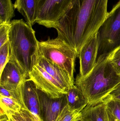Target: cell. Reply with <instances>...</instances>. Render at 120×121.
I'll list each match as a JSON object with an SVG mask.
<instances>
[{
    "label": "cell",
    "mask_w": 120,
    "mask_h": 121,
    "mask_svg": "<svg viewBox=\"0 0 120 121\" xmlns=\"http://www.w3.org/2000/svg\"><path fill=\"white\" fill-rule=\"evenodd\" d=\"M108 0H75L61 18L56 30L58 37L77 52L95 34L108 15Z\"/></svg>",
    "instance_id": "1"
},
{
    "label": "cell",
    "mask_w": 120,
    "mask_h": 121,
    "mask_svg": "<svg viewBox=\"0 0 120 121\" xmlns=\"http://www.w3.org/2000/svg\"><path fill=\"white\" fill-rule=\"evenodd\" d=\"M112 52L98 56L93 68L86 77L77 75L75 85L82 91L88 104L103 102L120 85V77L110 62Z\"/></svg>",
    "instance_id": "2"
},
{
    "label": "cell",
    "mask_w": 120,
    "mask_h": 121,
    "mask_svg": "<svg viewBox=\"0 0 120 121\" xmlns=\"http://www.w3.org/2000/svg\"><path fill=\"white\" fill-rule=\"evenodd\" d=\"M39 41L32 27L22 19L10 23L8 42L10 60L28 77L39 54Z\"/></svg>",
    "instance_id": "3"
},
{
    "label": "cell",
    "mask_w": 120,
    "mask_h": 121,
    "mask_svg": "<svg viewBox=\"0 0 120 121\" xmlns=\"http://www.w3.org/2000/svg\"><path fill=\"white\" fill-rule=\"evenodd\" d=\"M38 44L42 56L61 68L74 81L75 62L77 55L73 49L58 37L39 41Z\"/></svg>",
    "instance_id": "4"
},
{
    "label": "cell",
    "mask_w": 120,
    "mask_h": 121,
    "mask_svg": "<svg viewBox=\"0 0 120 121\" xmlns=\"http://www.w3.org/2000/svg\"><path fill=\"white\" fill-rule=\"evenodd\" d=\"M98 34V56L111 52L120 46V0L109 12Z\"/></svg>",
    "instance_id": "5"
},
{
    "label": "cell",
    "mask_w": 120,
    "mask_h": 121,
    "mask_svg": "<svg viewBox=\"0 0 120 121\" xmlns=\"http://www.w3.org/2000/svg\"><path fill=\"white\" fill-rule=\"evenodd\" d=\"M75 0H36V23L56 29L61 18Z\"/></svg>",
    "instance_id": "6"
},
{
    "label": "cell",
    "mask_w": 120,
    "mask_h": 121,
    "mask_svg": "<svg viewBox=\"0 0 120 121\" xmlns=\"http://www.w3.org/2000/svg\"><path fill=\"white\" fill-rule=\"evenodd\" d=\"M40 116L42 121H56L67 106L66 94L54 97L37 89Z\"/></svg>",
    "instance_id": "7"
},
{
    "label": "cell",
    "mask_w": 120,
    "mask_h": 121,
    "mask_svg": "<svg viewBox=\"0 0 120 121\" xmlns=\"http://www.w3.org/2000/svg\"><path fill=\"white\" fill-rule=\"evenodd\" d=\"M29 77L37 89L53 97H59L67 93L60 83L37 63L30 73Z\"/></svg>",
    "instance_id": "8"
},
{
    "label": "cell",
    "mask_w": 120,
    "mask_h": 121,
    "mask_svg": "<svg viewBox=\"0 0 120 121\" xmlns=\"http://www.w3.org/2000/svg\"><path fill=\"white\" fill-rule=\"evenodd\" d=\"M99 40L98 32L92 36L81 49L79 57L80 73L78 75L84 77L92 71L97 60Z\"/></svg>",
    "instance_id": "9"
},
{
    "label": "cell",
    "mask_w": 120,
    "mask_h": 121,
    "mask_svg": "<svg viewBox=\"0 0 120 121\" xmlns=\"http://www.w3.org/2000/svg\"><path fill=\"white\" fill-rule=\"evenodd\" d=\"M0 75V86L10 91L21 93V85L27 77L15 63L9 60Z\"/></svg>",
    "instance_id": "10"
},
{
    "label": "cell",
    "mask_w": 120,
    "mask_h": 121,
    "mask_svg": "<svg viewBox=\"0 0 120 121\" xmlns=\"http://www.w3.org/2000/svg\"><path fill=\"white\" fill-rule=\"evenodd\" d=\"M20 89L25 108L41 120L37 88L35 84L30 79H27L21 85Z\"/></svg>",
    "instance_id": "11"
},
{
    "label": "cell",
    "mask_w": 120,
    "mask_h": 121,
    "mask_svg": "<svg viewBox=\"0 0 120 121\" xmlns=\"http://www.w3.org/2000/svg\"><path fill=\"white\" fill-rule=\"evenodd\" d=\"M36 63L56 80L66 92L74 85V81L66 72L55 63L43 57L39 53Z\"/></svg>",
    "instance_id": "12"
},
{
    "label": "cell",
    "mask_w": 120,
    "mask_h": 121,
    "mask_svg": "<svg viewBox=\"0 0 120 121\" xmlns=\"http://www.w3.org/2000/svg\"><path fill=\"white\" fill-rule=\"evenodd\" d=\"M66 94L68 107L72 111L81 112L89 104L82 91L75 85L69 89Z\"/></svg>",
    "instance_id": "13"
},
{
    "label": "cell",
    "mask_w": 120,
    "mask_h": 121,
    "mask_svg": "<svg viewBox=\"0 0 120 121\" xmlns=\"http://www.w3.org/2000/svg\"><path fill=\"white\" fill-rule=\"evenodd\" d=\"M13 6L23 16L27 24L32 27L36 23V0H16Z\"/></svg>",
    "instance_id": "14"
},
{
    "label": "cell",
    "mask_w": 120,
    "mask_h": 121,
    "mask_svg": "<svg viewBox=\"0 0 120 121\" xmlns=\"http://www.w3.org/2000/svg\"><path fill=\"white\" fill-rule=\"evenodd\" d=\"M105 102L95 105L88 104L81 112L80 119L85 121H106Z\"/></svg>",
    "instance_id": "15"
},
{
    "label": "cell",
    "mask_w": 120,
    "mask_h": 121,
    "mask_svg": "<svg viewBox=\"0 0 120 121\" xmlns=\"http://www.w3.org/2000/svg\"><path fill=\"white\" fill-rule=\"evenodd\" d=\"M15 16V8L11 0H0V25L10 24Z\"/></svg>",
    "instance_id": "16"
},
{
    "label": "cell",
    "mask_w": 120,
    "mask_h": 121,
    "mask_svg": "<svg viewBox=\"0 0 120 121\" xmlns=\"http://www.w3.org/2000/svg\"><path fill=\"white\" fill-rule=\"evenodd\" d=\"M13 121H42L28 109L21 108L17 112H10L6 114Z\"/></svg>",
    "instance_id": "17"
},
{
    "label": "cell",
    "mask_w": 120,
    "mask_h": 121,
    "mask_svg": "<svg viewBox=\"0 0 120 121\" xmlns=\"http://www.w3.org/2000/svg\"><path fill=\"white\" fill-rule=\"evenodd\" d=\"M0 108L6 114L12 112H17L23 108L17 101L10 97L0 95Z\"/></svg>",
    "instance_id": "18"
},
{
    "label": "cell",
    "mask_w": 120,
    "mask_h": 121,
    "mask_svg": "<svg viewBox=\"0 0 120 121\" xmlns=\"http://www.w3.org/2000/svg\"><path fill=\"white\" fill-rule=\"evenodd\" d=\"M104 102L107 110L120 121V99L112 98L109 95Z\"/></svg>",
    "instance_id": "19"
},
{
    "label": "cell",
    "mask_w": 120,
    "mask_h": 121,
    "mask_svg": "<svg viewBox=\"0 0 120 121\" xmlns=\"http://www.w3.org/2000/svg\"><path fill=\"white\" fill-rule=\"evenodd\" d=\"M81 112L72 111L66 107L59 115L56 121H76L80 119Z\"/></svg>",
    "instance_id": "20"
},
{
    "label": "cell",
    "mask_w": 120,
    "mask_h": 121,
    "mask_svg": "<svg viewBox=\"0 0 120 121\" xmlns=\"http://www.w3.org/2000/svg\"><path fill=\"white\" fill-rule=\"evenodd\" d=\"M10 60V47L8 41L0 47V73L8 62Z\"/></svg>",
    "instance_id": "21"
},
{
    "label": "cell",
    "mask_w": 120,
    "mask_h": 121,
    "mask_svg": "<svg viewBox=\"0 0 120 121\" xmlns=\"http://www.w3.org/2000/svg\"><path fill=\"white\" fill-rule=\"evenodd\" d=\"M110 62L116 73L120 77V46L112 52Z\"/></svg>",
    "instance_id": "22"
},
{
    "label": "cell",
    "mask_w": 120,
    "mask_h": 121,
    "mask_svg": "<svg viewBox=\"0 0 120 121\" xmlns=\"http://www.w3.org/2000/svg\"><path fill=\"white\" fill-rule=\"evenodd\" d=\"M10 27V23L0 25V47L8 41Z\"/></svg>",
    "instance_id": "23"
},
{
    "label": "cell",
    "mask_w": 120,
    "mask_h": 121,
    "mask_svg": "<svg viewBox=\"0 0 120 121\" xmlns=\"http://www.w3.org/2000/svg\"><path fill=\"white\" fill-rule=\"evenodd\" d=\"M105 117L106 121H120L113 116L106 107Z\"/></svg>",
    "instance_id": "24"
},
{
    "label": "cell",
    "mask_w": 120,
    "mask_h": 121,
    "mask_svg": "<svg viewBox=\"0 0 120 121\" xmlns=\"http://www.w3.org/2000/svg\"><path fill=\"white\" fill-rule=\"evenodd\" d=\"M113 98L120 99V85L110 95Z\"/></svg>",
    "instance_id": "25"
},
{
    "label": "cell",
    "mask_w": 120,
    "mask_h": 121,
    "mask_svg": "<svg viewBox=\"0 0 120 121\" xmlns=\"http://www.w3.org/2000/svg\"><path fill=\"white\" fill-rule=\"evenodd\" d=\"M0 121H10L9 118L6 114L0 115Z\"/></svg>",
    "instance_id": "26"
},
{
    "label": "cell",
    "mask_w": 120,
    "mask_h": 121,
    "mask_svg": "<svg viewBox=\"0 0 120 121\" xmlns=\"http://www.w3.org/2000/svg\"><path fill=\"white\" fill-rule=\"evenodd\" d=\"M83 121V120H82V119H78V120H77V121Z\"/></svg>",
    "instance_id": "27"
},
{
    "label": "cell",
    "mask_w": 120,
    "mask_h": 121,
    "mask_svg": "<svg viewBox=\"0 0 120 121\" xmlns=\"http://www.w3.org/2000/svg\"><path fill=\"white\" fill-rule=\"evenodd\" d=\"M9 118V120H10V121H13L12 120V119H11V118Z\"/></svg>",
    "instance_id": "28"
}]
</instances>
